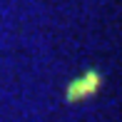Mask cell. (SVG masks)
<instances>
[{"label":"cell","mask_w":122,"mask_h":122,"mask_svg":"<svg viewBox=\"0 0 122 122\" xmlns=\"http://www.w3.org/2000/svg\"><path fill=\"white\" fill-rule=\"evenodd\" d=\"M100 85H102V72H100V70H95V67L87 70L85 75H80L77 80H72V82L67 85L65 102H67V105H77V102H82V100L97 95Z\"/></svg>","instance_id":"cell-1"}]
</instances>
